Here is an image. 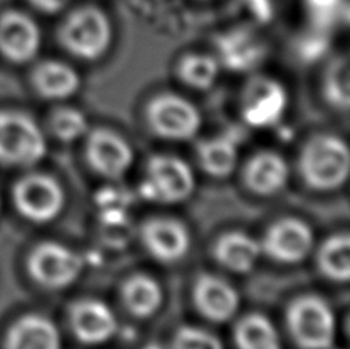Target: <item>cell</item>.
<instances>
[{
  "mask_svg": "<svg viewBox=\"0 0 350 349\" xmlns=\"http://www.w3.org/2000/svg\"><path fill=\"white\" fill-rule=\"evenodd\" d=\"M299 171L312 190L332 191L346 183L350 172L347 143L332 134H320L304 146Z\"/></svg>",
  "mask_w": 350,
  "mask_h": 349,
  "instance_id": "6da1fadb",
  "label": "cell"
},
{
  "mask_svg": "<svg viewBox=\"0 0 350 349\" xmlns=\"http://www.w3.org/2000/svg\"><path fill=\"white\" fill-rule=\"evenodd\" d=\"M112 28L97 6H80L66 16L59 28V42L68 53L83 60H97L108 51Z\"/></svg>",
  "mask_w": 350,
  "mask_h": 349,
  "instance_id": "7a4b0ae2",
  "label": "cell"
},
{
  "mask_svg": "<svg viewBox=\"0 0 350 349\" xmlns=\"http://www.w3.org/2000/svg\"><path fill=\"white\" fill-rule=\"evenodd\" d=\"M45 154V135L33 117L14 109L0 111V165L31 168Z\"/></svg>",
  "mask_w": 350,
  "mask_h": 349,
  "instance_id": "3957f363",
  "label": "cell"
},
{
  "mask_svg": "<svg viewBox=\"0 0 350 349\" xmlns=\"http://www.w3.org/2000/svg\"><path fill=\"white\" fill-rule=\"evenodd\" d=\"M287 325L301 349H332L336 337L334 309L318 296H301L287 311Z\"/></svg>",
  "mask_w": 350,
  "mask_h": 349,
  "instance_id": "277c9868",
  "label": "cell"
},
{
  "mask_svg": "<svg viewBox=\"0 0 350 349\" xmlns=\"http://www.w3.org/2000/svg\"><path fill=\"white\" fill-rule=\"evenodd\" d=\"M196 190L192 168L175 155H154L148 161L140 194L157 203H181Z\"/></svg>",
  "mask_w": 350,
  "mask_h": 349,
  "instance_id": "5b68a950",
  "label": "cell"
},
{
  "mask_svg": "<svg viewBox=\"0 0 350 349\" xmlns=\"http://www.w3.org/2000/svg\"><path fill=\"white\" fill-rule=\"evenodd\" d=\"M12 202L17 213L33 223L57 219L65 208V190L54 177L43 172H29L18 179L12 188Z\"/></svg>",
  "mask_w": 350,
  "mask_h": 349,
  "instance_id": "8992f818",
  "label": "cell"
},
{
  "mask_svg": "<svg viewBox=\"0 0 350 349\" xmlns=\"http://www.w3.org/2000/svg\"><path fill=\"white\" fill-rule=\"evenodd\" d=\"M83 271V259L59 242H42L28 257V272L36 283L48 289L71 286Z\"/></svg>",
  "mask_w": 350,
  "mask_h": 349,
  "instance_id": "52a82bcc",
  "label": "cell"
},
{
  "mask_svg": "<svg viewBox=\"0 0 350 349\" xmlns=\"http://www.w3.org/2000/svg\"><path fill=\"white\" fill-rule=\"evenodd\" d=\"M148 122L157 135L167 140H191L202 128V114L187 99L160 94L149 103Z\"/></svg>",
  "mask_w": 350,
  "mask_h": 349,
  "instance_id": "ba28073f",
  "label": "cell"
},
{
  "mask_svg": "<svg viewBox=\"0 0 350 349\" xmlns=\"http://www.w3.org/2000/svg\"><path fill=\"white\" fill-rule=\"evenodd\" d=\"M287 91L278 80L255 77L247 85L243 97V120L252 128H269L281 120L287 109Z\"/></svg>",
  "mask_w": 350,
  "mask_h": 349,
  "instance_id": "9c48e42d",
  "label": "cell"
},
{
  "mask_svg": "<svg viewBox=\"0 0 350 349\" xmlns=\"http://www.w3.org/2000/svg\"><path fill=\"white\" fill-rule=\"evenodd\" d=\"M260 243L267 257L280 263L293 265L310 254L314 248V233L306 222L286 217L275 222Z\"/></svg>",
  "mask_w": 350,
  "mask_h": 349,
  "instance_id": "30bf717a",
  "label": "cell"
},
{
  "mask_svg": "<svg viewBox=\"0 0 350 349\" xmlns=\"http://www.w3.org/2000/svg\"><path fill=\"white\" fill-rule=\"evenodd\" d=\"M86 159L102 177L118 180L129 171L134 153L120 134L109 129H94L88 134Z\"/></svg>",
  "mask_w": 350,
  "mask_h": 349,
  "instance_id": "8fae6325",
  "label": "cell"
},
{
  "mask_svg": "<svg viewBox=\"0 0 350 349\" xmlns=\"http://www.w3.org/2000/svg\"><path fill=\"white\" fill-rule=\"evenodd\" d=\"M40 28L22 11H5L0 16V54L12 64H27L39 54Z\"/></svg>",
  "mask_w": 350,
  "mask_h": 349,
  "instance_id": "7c38bea8",
  "label": "cell"
},
{
  "mask_svg": "<svg viewBox=\"0 0 350 349\" xmlns=\"http://www.w3.org/2000/svg\"><path fill=\"white\" fill-rule=\"evenodd\" d=\"M142 242L151 257L161 263H175L191 248V235L183 223L170 217H155L143 223Z\"/></svg>",
  "mask_w": 350,
  "mask_h": 349,
  "instance_id": "4fadbf2b",
  "label": "cell"
},
{
  "mask_svg": "<svg viewBox=\"0 0 350 349\" xmlns=\"http://www.w3.org/2000/svg\"><path fill=\"white\" fill-rule=\"evenodd\" d=\"M72 334L83 345H102L114 337L118 322L108 305L97 298L79 300L70 309Z\"/></svg>",
  "mask_w": 350,
  "mask_h": 349,
  "instance_id": "5bb4252c",
  "label": "cell"
},
{
  "mask_svg": "<svg viewBox=\"0 0 350 349\" xmlns=\"http://www.w3.org/2000/svg\"><path fill=\"white\" fill-rule=\"evenodd\" d=\"M192 297L198 313L215 323L229 322L240 308L237 289L214 274H202L196 280Z\"/></svg>",
  "mask_w": 350,
  "mask_h": 349,
  "instance_id": "9a60e30c",
  "label": "cell"
},
{
  "mask_svg": "<svg viewBox=\"0 0 350 349\" xmlns=\"http://www.w3.org/2000/svg\"><path fill=\"white\" fill-rule=\"evenodd\" d=\"M3 349H62V335L51 319L27 314L12 323Z\"/></svg>",
  "mask_w": 350,
  "mask_h": 349,
  "instance_id": "2e32d148",
  "label": "cell"
},
{
  "mask_svg": "<svg viewBox=\"0 0 350 349\" xmlns=\"http://www.w3.org/2000/svg\"><path fill=\"white\" fill-rule=\"evenodd\" d=\"M221 64L230 71H249L265 59V45L251 29L239 28L217 37Z\"/></svg>",
  "mask_w": 350,
  "mask_h": 349,
  "instance_id": "e0dca14e",
  "label": "cell"
},
{
  "mask_svg": "<svg viewBox=\"0 0 350 349\" xmlns=\"http://www.w3.org/2000/svg\"><path fill=\"white\" fill-rule=\"evenodd\" d=\"M291 170L283 155L261 151L247 161L245 180L247 188L257 196H273L283 191L289 182Z\"/></svg>",
  "mask_w": 350,
  "mask_h": 349,
  "instance_id": "ac0fdd59",
  "label": "cell"
},
{
  "mask_svg": "<svg viewBox=\"0 0 350 349\" xmlns=\"http://www.w3.org/2000/svg\"><path fill=\"white\" fill-rule=\"evenodd\" d=\"M261 243L243 231H229L215 243L214 255L226 270L246 274L251 272L261 257Z\"/></svg>",
  "mask_w": 350,
  "mask_h": 349,
  "instance_id": "d6986e66",
  "label": "cell"
},
{
  "mask_svg": "<svg viewBox=\"0 0 350 349\" xmlns=\"http://www.w3.org/2000/svg\"><path fill=\"white\" fill-rule=\"evenodd\" d=\"M33 85L42 97L62 101L79 91L80 77L74 68L64 62L46 60L34 68Z\"/></svg>",
  "mask_w": 350,
  "mask_h": 349,
  "instance_id": "ffe728a7",
  "label": "cell"
},
{
  "mask_svg": "<svg viewBox=\"0 0 350 349\" xmlns=\"http://www.w3.org/2000/svg\"><path fill=\"white\" fill-rule=\"evenodd\" d=\"M124 307L137 319H149L163 305V288L157 280L137 274L129 277L122 288Z\"/></svg>",
  "mask_w": 350,
  "mask_h": 349,
  "instance_id": "44dd1931",
  "label": "cell"
},
{
  "mask_svg": "<svg viewBox=\"0 0 350 349\" xmlns=\"http://www.w3.org/2000/svg\"><path fill=\"white\" fill-rule=\"evenodd\" d=\"M198 161L203 170L212 177H228L239 164L237 143L226 135L212 137L197 146Z\"/></svg>",
  "mask_w": 350,
  "mask_h": 349,
  "instance_id": "7402d4cb",
  "label": "cell"
},
{
  "mask_svg": "<svg viewBox=\"0 0 350 349\" xmlns=\"http://www.w3.org/2000/svg\"><path fill=\"white\" fill-rule=\"evenodd\" d=\"M237 349H283L280 334L271 319L262 314H247L234 329Z\"/></svg>",
  "mask_w": 350,
  "mask_h": 349,
  "instance_id": "603a6c76",
  "label": "cell"
},
{
  "mask_svg": "<svg viewBox=\"0 0 350 349\" xmlns=\"http://www.w3.org/2000/svg\"><path fill=\"white\" fill-rule=\"evenodd\" d=\"M318 266L324 277L346 283L350 277V239L346 233L335 234L318 251Z\"/></svg>",
  "mask_w": 350,
  "mask_h": 349,
  "instance_id": "cb8c5ba5",
  "label": "cell"
},
{
  "mask_svg": "<svg viewBox=\"0 0 350 349\" xmlns=\"http://www.w3.org/2000/svg\"><path fill=\"white\" fill-rule=\"evenodd\" d=\"M177 73L187 86L203 91L214 86L220 74V64L211 55L189 54L180 60Z\"/></svg>",
  "mask_w": 350,
  "mask_h": 349,
  "instance_id": "d4e9b609",
  "label": "cell"
},
{
  "mask_svg": "<svg viewBox=\"0 0 350 349\" xmlns=\"http://www.w3.org/2000/svg\"><path fill=\"white\" fill-rule=\"evenodd\" d=\"M324 94L329 103L338 109H347L350 97V71L347 59L341 57L329 66L324 79Z\"/></svg>",
  "mask_w": 350,
  "mask_h": 349,
  "instance_id": "484cf974",
  "label": "cell"
},
{
  "mask_svg": "<svg viewBox=\"0 0 350 349\" xmlns=\"http://www.w3.org/2000/svg\"><path fill=\"white\" fill-rule=\"evenodd\" d=\"M51 129L54 135L62 142H76L80 137L88 134L90 123H88L86 116L76 108L64 107L54 111L51 116Z\"/></svg>",
  "mask_w": 350,
  "mask_h": 349,
  "instance_id": "4316f807",
  "label": "cell"
},
{
  "mask_svg": "<svg viewBox=\"0 0 350 349\" xmlns=\"http://www.w3.org/2000/svg\"><path fill=\"white\" fill-rule=\"evenodd\" d=\"M312 27L329 31L336 22L347 21L346 0H304Z\"/></svg>",
  "mask_w": 350,
  "mask_h": 349,
  "instance_id": "83f0119b",
  "label": "cell"
},
{
  "mask_svg": "<svg viewBox=\"0 0 350 349\" xmlns=\"http://www.w3.org/2000/svg\"><path fill=\"white\" fill-rule=\"evenodd\" d=\"M172 349H224L221 340L197 326H181L174 334Z\"/></svg>",
  "mask_w": 350,
  "mask_h": 349,
  "instance_id": "f1b7e54d",
  "label": "cell"
},
{
  "mask_svg": "<svg viewBox=\"0 0 350 349\" xmlns=\"http://www.w3.org/2000/svg\"><path fill=\"white\" fill-rule=\"evenodd\" d=\"M329 40H327V31L318 29L312 27L308 36L298 42V54L306 60H317L321 54L327 51Z\"/></svg>",
  "mask_w": 350,
  "mask_h": 349,
  "instance_id": "f546056e",
  "label": "cell"
},
{
  "mask_svg": "<svg viewBox=\"0 0 350 349\" xmlns=\"http://www.w3.org/2000/svg\"><path fill=\"white\" fill-rule=\"evenodd\" d=\"M241 5L249 12H252L258 22H267L272 17L271 0H241Z\"/></svg>",
  "mask_w": 350,
  "mask_h": 349,
  "instance_id": "4dcf8cb0",
  "label": "cell"
},
{
  "mask_svg": "<svg viewBox=\"0 0 350 349\" xmlns=\"http://www.w3.org/2000/svg\"><path fill=\"white\" fill-rule=\"evenodd\" d=\"M28 2L45 14H55L70 3V0H28Z\"/></svg>",
  "mask_w": 350,
  "mask_h": 349,
  "instance_id": "1f68e13d",
  "label": "cell"
},
{
  "mask_svg": "<svg viewBox=\"0 0 350 349\" xmlns=\"http://www.w3.org/2000/svg\"><path fill=\"white\" fill-rule=\"evenodd\" d=\"M145 349H165V348L160 346L159 344H151V345H148Z\"/></svg>",
  "mask_w": 350,
  "mask_h": 349,
  "instance_id": "d6a6232c",
  "label": "cell"
},
{
  "mask_svg": "<svg viewBox=\"0 0 350 349\" xmlns=\"http://www.w3.org/2000/svg\"><path fill=\"white\" fill-rule=\"evenodd\" d=\"M0 208H2V197H0Z\"/></svg>",
  "mask_w": 350,
  "mask_h": 349,
  "instance_id": "836d02e7",
  "label": "cell"
}]
</instances>
